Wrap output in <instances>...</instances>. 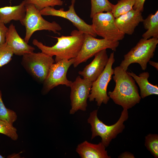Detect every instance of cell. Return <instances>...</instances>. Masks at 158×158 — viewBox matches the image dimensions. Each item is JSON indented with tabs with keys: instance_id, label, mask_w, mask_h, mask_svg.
Returning a JSON list of instances; mask_svg holds the SVG:
<instances>
[{
	"instance_id": "1",
	"label": "cell",
	"mask_w": 158,
	"mask_h": 158,
	"mask_svg": "<svg viewBox=\"0 0 158 158\" xmlns=\"http://www.w3.org/2000/svg\"><path fill=\"white\" fill-rule=\"evenodd\" d=\"M113 78L115 86L107 94L116 104L128 110L140 103L141 98L133 78L120 66L114 69Z\"/></svg>"
},
{
	"instance_id": "2",
	"label": "cell",
	"mask_w": 158,
	"mask_h": 158,
	"mask_svg": "<svg viewBox=\"0 0 158 158\" xmlns=\"http://www.w3.org/2000/svg\"><path fill=\"white\" fill-rule=\"evenodd\" d=\"M57 42L51 47L46 46L35 39L32 44L40 49L42 52L49 56H55V63L63 59L69 60L75 58L82 47L84 34L78 30H73L70 36L62 35L55 37Z\"/></svg>"
},
{
	"instance_id": "3",
	"label": "cell",
	"mask_w": 158,
	"mask_h": 158,
	"mask_svg": "<svg viewBox=\"0 0 158 158\" xmlns=\"http://www.w3.org/2000/svg\"><path fill=\"white\" fill-rule=\"evenodd\" d=\"M128 110L123 109L117 121L110 126L106 125L99 119L97 115V110L90 112L87 122L91 126V139L99 136L101 138L102 143L106 147H108L112 140L124 130L125 126L123 123L128 118Z\"/></svg>"
},
{
	"instance_id": "4",
	"label": "cell",
	"mask_w": 158,
	"mask_h": 158,
	"mask_svg": "<svg viewBox=\"0 0 158 158\" xmlns=\"http://www.w3.org/2000/svg\"><path fill=\"white\" fill-rule=\"evenodd\" d=\"M158 43V38L141 39L134 47L124 56V59L120 66L127 71L130 64L138 63L142 70H145L148 61L154 56Z\"/></svg>"
},
{
	"instance_id": "5",
	"label": "cell",
	"mask_w": 158,
	"mask_h": 158,
	"mask_svg": "<svg viewBox=\"0 0 158 158\" xmlns=\"http://www.w3.org/2000/svg\"><path fill=\"white\" fill-rule=\"evenodd\" d=\"M55 62L52 56L41 52H33L24 55L21 63L33 79L38 83H43L52 65Z\"/></svg>"
},
{
	"instance_id": "6",
	"label": "cell",
	"mask_w": 158,
	"mask_h": 158,
	"mask_svg": "<svg viewBox=\"0 0 158 158\" xmlns=\"http://www.w3.org/2000/svg\"><path fill=\"white\" fill-rule=\"evenodd\" d=\"M25 8V16L20 23L25 28L24 40L26 42L28 43L33 33L37 31L47 30L59 34L58 31L62 28L59 24L54 21L50 22L44 19L40 11L32 4L26 3Z\"/></svg>"
},
{
	"instance_id": "7",
	"label": "cell",
	"mask_w": 158,
	"mask_h": 158,
	"mask_svg": "<svg viewBox=\"0 0 158 158\" xmlns=\"http://www.w3.org/2000/svg\"><path fill=\"white\" fill-rule=\"evenodd\" d=\"M92 27L97 35L112 41L123 40L125 34L117 27L111 11L99 12L92 17Z\"/></svg>"
},
{
	"instance_id": "8",
	"label": "cell",
	"mask_w": 158,
	"mask_h": 158,
	"mask_svg": "<svg viewBox=\"0 0 158 158\" xmlns=\"http://www.w3.org/2000/svg\"><path fill=\"white\" fill-rule=\"evenodd\" d=\"M115 61L114 54L113 52L110 54L108 63L103 71L92 83L88 98L90 102L95 100L98 106H101L102 103L107 104L109 100L107 89L108 83L114 74V69L112 68V66Z\"/></svg>"
},
{
	"instance_id": "9",
	"label": "cell",
	"mask_w": 158,
	"mask_h": 158,
	"mask_svg": "<svg viewBox=\"0 0 158 158\" xmlns=\"http://www.w3.org/2000/svg\"><path fill=\"white\" fill-rule=\"evenodd\" d=\"M119 44V41H112L103 38H96L92 35L84 34L83 43L73 64L74 68L94 56L98 52L104 49H109L116 51Z\"/></svg>"
},
{
	"instance_id": "10",
	"label": "cell",
	"mask_w": 158,
	"mask_h": 158,
	"mask_svg": "<svg viewBox=\"0 0 158 158\" xmlns=\"http://www.w3.org/2000/svg\"><path fill=\"white\" fill-rule=\"evenodd\" d=\"M74 59H63L52 65L49 74L43 83L42 93L47 94L51 90L59 85L70 87L72 82L67 78V71L73 64Z\"/></svg>"
},
{
	"instance_id": "11",
	"label": "cell",
	"mask_w": 158,
	"mask_h": 158,
	"mask_svg": "<svg viewBox=\"0 0 158 158\" xmlns=\"http://www.w3.org/2000/svg\"><path fill=\"white\" fill-rule=\"evenodd\" d=\"M92 85V82L81 78L79 76L72 82L70 87L71 105L70 114H73L78 110L83 111L86 110L87 100L90 94Z\"/></svg>"
},
{
	"instance_id": "12",
	"label": "cell",
	"mask_w": 158,
	"mask_h": 158,
	"mask_svg": "<svg viewBox=\"0 0 158 158\" xmlns=\"http://www.w3.org/2000/svg\"><path fill=\"white\" fill-rule=\"evenodd\" d=\"M75 1V0H71V4L68 7V10L66 11H64L63 8L57 10L54 7L48 6L40 11V12L42 15L56 16L66 19L72 22L78 31L96 37L97 35L93 30L92 25L87 23L76 13L74 8Z\"/></svg>"
},
{
	"instance_id": "13",
	"label": "cell",
	"mask_w": 158,
	"mask_h": 158,
	"mask_svg": "<svg viewBox=\"0 0 158 158\" xmlns=\"http://www.w3.org/2000/svg\"><path fill=\"white\" fill-rule=\"evenodd\" d=\"M92 61L86 66L82 71L78 72L83 78L92 83L94 81L104 70L109 60L106 49L100 51L94 55Z\"/></svg>"
},
{
	"instance_id": "14",
	"label": "cell",
	"mask_w": 158,
	"mask_h": 158,
	"mask_svg": "<svg viewBox=\"0 0 158 158\" xmlns=\"http://www.w3.org/2000/svg\"><path fill=\"white\" fill-rule=\"evenodd\" d=\"M5 42L10 48L13 54L18 56H23L34 52L35 49L21 37L13 24H11L8 28Z\"/></svg>"
},
{
	"instance_id": "15",
	"label": "cell",
	"mask_w": 158,
	"mask_h": 158,
	"mask_svg": "<svg viewBox=\"0 0 158 158\" xmlns=\"http://www.w3.org/2000/svg\"><path fill=\"white\" fill-rule=\"evenodd\" d=\"M144 20L141 12L132 9L126 13L115 18L119 30L125 34L132 35L135 28Z\"/></svg>"
},
{
	"instance_id": "16",
	"label": "cell",
	"mask_w": 158,
	"mask_h": 158,
	"mask_svg": "<svg viewBox=\"0 0 158 158\" xmlns=\"http://www.w3.org/2000/svg\"><path fill=\"white\" fill-rule=\"evenodd\" d=\"M105 148L101 142L94 144L85 140L78 145L76 151L81 158H110Z\"/></svg>"
},
{
	"instance_id": "17",
	"label": "cell",
	"mask_w": 158,
	"mask_h": 158,
	"mask_svg": "<svg viewBox=\"0 0 158 158\" xmlns=\"http://www.w3.org/2000/svg\"><path fill=\"white\" fill-rule=\"evenodd\" d=\"M26 1L24 0L17 6L0 8V20L5 24L12 20L21 22L25 16Z\"/></svg>"
},
{
	"instance_id": "18",
	"label": "cell",
	"mask_w": 158,
	"mask_h": 158,
	"mask_svg": "<svg viewBox=\"0 0 158 158\" xmlns=\"http://www.w3.org/2000/svg\"><path fill=\"white\" fill-rule=\"evenodd\" d=\"M128 73L134 79L138 85L140 90L141 98L144 99L149 96L158 95V87L157 85H154L150 83L148 80L150 76L147 72L140 73L137 75L132 72H128Z\"/></svg>"
},
{
	"instance_id": "19",
	"label": "cell",
	"mask_w": 158,
	"mask_h": 158,
	"mask_svg": "<svg viewBox=\"0 0 158 158\" xmlns=\"http://www.w3.org/2000/svg\"><path fill=\"white\" fill-rule=\"evenodd\" d=\"M144 27L147 31L143 33L142 38L148 39L151 37L158 38V11L154 14L148 15L142 21Z\"/></svg>"
},
{
	"instance_id": "20",
	"label": "cell",
	"mask_w": 158,
	"mask_h": 158,
	"mask_svg": "<svg viewBox=\"0 0 158 158\" xmlns=\"http://www.w3.org/2000/svg\"><path fill=\"white\" fill-rule=\"evenodd\" d=\"M91 18L97 13L111 11L114 5L108 0H91Z\"/></svg>"
},
{
	"instance_id": "21",
	"label": "cell",
	"mask_w": 158,
	"mask_h": 158,
	"mask_svg": "<svg viewBox=\"0 0 158 158\" xmlns=\"http://www.w3.org/2000/svg\"><path fill=\"white\" fill-rule=\"evenodd\" d=\"M135 0H119L114 5L111 12L115 18L126 13L133 9Z\"/></svg>"
},
{
	"instance_id": "22",
	"label": "cell",
	"mask_w": 158,
	"mask_h": 158,
	"mask_svg": "<svg viewBox=\"0 0 158 158\" xmlns=\"http://www.w3.org/2000/svg\"><path fill=\"white\" fill-rule=\"evenodd\" d=\"M17 118L16 113L13 111L7 108L5 106L2 100V94L0 90V120L13 125Z\"/></svg>"
},
{
	"instance_id": "23",
	"label": "cell",
	"mask_w": 158,
	"mask_h": 158,
	"mask_svg": "<svg viewBox=\"0 0 158 158\" xmlns=\"http://www.w3.org/2000/svg\"><path fill=\"white\" fill-rule=\"evenodd\" d=\"M145 145L155 158H158V135L149 133L145 136Z\"/></svg>"
},
{
	"instance_id": "24",
	"label": "cell",
	"mask_w": 158,
	"mask_h": 158,
	"mask_svg": "<svg viewBox=\"0 0 158 158\" xmlns=\"http://www.w3.org/2000/svg\"><path fill=\"white\" fill-rule=\"evenodd\" d=\"M16 128L13 125L0 120V133L4 134L12 140H16L18 138Z\"/></svg>"
},
{
	"instance_id": "25",
	"label": "cell",
	"mask_w": 158,
	"mask_h": 158,
	"mask_svg": "<svg viewBox=\"0 0 158 158\" xmlns=\"http://www.w3.org/2000/svg\"><path fill=\"white\" fill-rule=\"evenodd\" d=\"M26 3L33 4L40 11L48 6H61L63 4V2L62 0H26Z\"/></svg>"
},
{
	"instance_id": "26",
	"label": "cell",
	"mask_w": 158,
	"mask_h": 158,
	"mask_svg": "<svg viewBox=\"0 0 158 158\" xmlns=\"http://www.w3.org/2000/svg\"><path fill=\"white\" fill-rule=\"evenodd\" d=\"M13 54L11 49L6 42L0 45V68L11 60Z\"/></svg>"
},
{
	"instance_id": "27",
	"label": "cell",
	"mask_w": 158,
	"mask_h": 158,
	"mask_svg": "<svg viewBox=\"0 0 158 158\" xmlns=\"http://www.w3.org/2000/svg\"><path fill=\"white\" fill-rule=\"evenodd\" d=\"M0 20V45L5 43L6 37L8 28Z\"/></svg>"
},
{
	"instance_id": "28",
	"label": "cell",
	"mask_w": 158,
	"mask_h": 158,
	"mask_svg": "<svg viewBox=\"0 0 158 158\" xmlns=\"http://www.w3.org/2000/svg\"><path fill=\"white\" fill-rule=\"evenodd\" d=\"M145 0H135L133 9L142 12L144 10V5Z\"/></svg>"
},
{
	"instance_id": "29",
	"label": "cell",
	"mask_w": 158,
	"mask_h": 158,
	"mask_svg": "<svg viewBox=\"0 0 158 158\" xmlns=\"http://www.w3.org/2000/svg\"><path fill=\"white\" fill-rule=\"evenodd\" d=\"M119 158H134V155L128 152H125L122 153L118 156Z\"/></svg>"
},
{
	"instance_id": "30",
	"label": "cell",
	"mask_w": 158,
	"mask_h": 158,
	"mask_svg": "<svg viewBox=\"0 0 158 158\" xmlns=\"http://www.w3.org/2000/svg\"><path fill=\"white\" fill-rule=\"evenodd\" d=\"M152 66L154 67L156 69L158 70V62H155L150 60L148 62Z\"/></svg>"
},
{
	"instance_id": "31",
	"label": "cell",
	"mask_w": 158,
	"mask_h": 158,
	"mask_svg": "<svg viewBox=\"0 0 158 158\" xmlns=\"http://www.w3.org/2000/svg\"><path fill=\"white\" fill-rule=\"evenodd\" d=\"M4 157L2 156L0 154V158H3Z\"/></svg>"
}]
</instances>
